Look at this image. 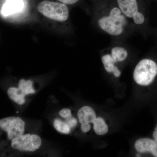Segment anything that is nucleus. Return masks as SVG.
Here are the masks:
<instances>
[{
  "label": "nucleus",
  "mask_w": 157,
  "mask_h": 157,
  "mask_svg": "<svg viewBox=\"0 0 157 157\" xmlns=\"http://www.w3.org/2000/svg\"><path fill=\"white\" fill-rule=\"evenodd\" d=\"M127 20L118 7L110 10L109 15L101 17L98 25L101 29L111 36H119L122 33L127 24Z\"/></svg>",
  "instance_id": "1"
},
{
  "label": "nucleus",
  "mask_w": 157,
  "mask_h": 157,
  "mask_svg": "<svg viewBox=\"0 0 157 157\" xmlns=\"http://www.w3.org/2000/svg\"><path fill=\"white\" fill-rule=\"evenodd\" d=\"M157 74V65L151 59H144L138 63L133 77L137 84L147 86L152 82Z\"/></svg>",
  "instance_id": "2"
},
{
  "label": "nucleus",
  "mask_w": 157,
  "mask_h": 157,
  "mask_svg": "<svg viewBox=\"0 0 157 157\" xmlns=\"http://www.w3.org/2000/svg\"><path fill=\"white\" fill-rule=\"evenodd\" d=\"M38 10L45 17L53 20L64 21L69 17L67 6L63 3L42 1L38 5Z\"/></svg>",
  "instance_id": "3"
},
{
  "label": "nucleus",
  "mask_w": 157,
  "mask_h": 157,
  "mask_svg": "<svg viewBox=\"0 0 157 157\" xmlns=\"http://www.w3.org/2000/svg\"><path fill=\"white\" fill-rule=\"evenodd\" d=\"M11 141V147L20 151H36L42 144V140L39 136L29 134L20 135Z\"/></svg>",
  "instance_id": "4"
},
{
  "label": "nucleus",
  "mask_w": 157,
  "mask_h": 157,
  "mask_svg": "<svg viewBox=\"0 0 157 157\" xmlns=\"http://www.w3.org/2000/svg\"><path fill=\"white\" fill-rule=\"evenodd\" d=\"M25 123L18 117H9L0 120V128L7 133L9 140L23 135L24 133Z\"/></svg>",
  "instance_id": "5"
},
{
  "label": "nucleus",
  "mask_w": 157,
  "mask_h": 157,
  "mask_svg": "<svg viewBox=\"0 0 157 157\" xmlns=\"http://www.w3.org/2000/svg\"><path fill=\"white\" fill-rule=\"evenodd\" d=\"M34 93L35 91L33 87V81L24 79L20 80L18 87H10L7 91L9 98L20 105H22L25 103L26 95Z\"/></svg>",
  "instance_id": "6"
},
{
  "label": "nucleus",
  "mask_w": 157,
  "mask_h": 157,
  "mask_svg": "<svg viewBox=\"0 0 157 157\" xmlns=\"http://www.w3.org/2000/svg\"><path fill=\"white\" fill-rule=\"evenodd\" d=\"M118 8L123 14L129 18H133L134 22L137 25L142 24L144 17L138 11L137 0H116Z\"/></svg>",
  "instance_id": "7"
},
{
  "label": "nucleus",
  "mask_w": 157,
  "mask_h": 157,
  "mask_svg": "<svg viewBox=\"0 0 157 157\" xmlns=\"http://www.w3.org/2000/svg\"><path fill=\"white\" fill-rule=\"evenodd\" d=\"M77 115L81 124L82 131L84 133L88 132L91 129L90 124L93 123L97 118L94 110L91 107L84 106L78 110Z\"/></svg>",
  "instance_id": "8"
},
{
  "label": "nucleus",
  "mask_w": 157,
  "mask_h": 157,
  "mask_svg": "<svg viewBox=\"0 0 157 157\" xmlns=\"http://www.w3.org/2000/svg\"><path fill=\"white\" fill-rule=\"evenodd\" d=\"M135 148L140 153L149 152L155 157H157V143L150 138H141L135 143Z\"/></svg>",
  "instance_id": "9"
},
{
  "label": "nucleus",
  "mask_w": 157,
  "mask_h": 157,
  "mask_svg": "<svg viewBox=\"0 0 157 157\" xmlns=\"http://www.w3.org/2000/svg\"><path fill=\"white\" fill-rule=\"evenodd\" d=\"M1 10V14L4 17L11 16L19 12L22 9L21 0H6Z\"/></svg>",
  "instance_id": "10"
},
{
  "label": "nucleus",
  "mask_w": 157,
  "mask_h": 157,
  "mask_svg": "<svg viewBox=\"0 0 157 157\" xmlns=\"http://www.w3.org/2000/svg\"><path fill=\"white\" fill-rule=\"evenodd\" d=\"M102 63L105 70L108 73H113L116 77L120 76L121 72L117 67L114 66L115 62L112 58L111 55L106 54L101 58Z\"/></svg>",
  "instance_id": "11"
},
{
  "label": "nucleus",
  "mask_w": 157,
  "mask_h": 157,
  "mask_svg": "<svg viewBox=\"0 0 157 157\" xmlns=\"http://www.w3.org/2000/svg\"><path fill=\"white\" fill-rule=\"evenodd\" d=\"M128 55V52L123 47L117 46L111 50V56L115 63L123 61L127 58Z\"/></svg>",
  "instance_id": "12"
},
{
  "label": "nucleus",
  "mask_w": 157,
  "mask_h": 157,
  "mask_svg": "<svg viewBox=\"0 0 157 157\" xmlns=\"http://www.w3.org/2000/svg\"><path fill=\"white\" fill-rule=\"evenodd\" d=\"M93 124L94 130L97 135H103L108 132V127L102 118H96L93 122Z\"/></svg>",
  "instance_id": "13"
},
{
  "label": "nucleus",
  "mask_w": 157,
  "mask_h": 157,
  "mask_svg": "<svg viewBox=\"0 0 157 157\" xmlns=\"http://www.w3.org/2000/svg\"><path fill=\"white\" fill-rule=\"evenodd\" d=\"M53 125L57 131L63 134H68L70 132V128L66 122L63 121L61 120L56 118L53 122Z\"/></svg>",
  "instance_id": "14"
},
{
  "label": "nucleus",
  "mask_w": 157,
  "mask_h": 157,
  "mask_svg": "<svg viewBox=\"0 0 157 157\" xmlns=\"http://www.w3.org/2000/svg\"><path fill=\"white\" fill-rule=\"evenodd\" d=\"M59 114L61 117L65 119H67L72 117L71 110L67 108L62 109L59 112Z\"/></svg>",
  "instance_id": "15"
},
{
  "label": "nucleus",
  "mask_w": 157,
  "mask_h": 157,
  "mask_svg": "<svg viewBox=\"0 0 157 157\" xmlns=\"http://www.w3.org/2000/svg\"><path fill=\"white\" fill-rule=\"evenodd\" d=\"M65 122L69 126L70 128H74V127L76 126L77 123V120H76V119L72 117L67 119V121Z\"/></svg>",
  "instance_id": "16"
},
{
  "label": "nucleus",
  "mask_w": 157,
  "mask_h": 157,
  "mask_svg": "<svg viewBox=\"0 0 157 157\" xmlns=\"http://www.w3.org/2000/svg\"><path fill=\"white\" fill-rule=\"evenodd\" d=\"M59 1L66 5H73L77 2L79 0H59Z\"/></svg>",
  "instance_id": "17"
},
{
  "label": "nucleus",
  "mask_w": 157,
  "mask_h": 157,
  "mask_svg": "<svg viewBox=\"0 0 157 157\" xmlns=\"http://www.w3.org/2000/svg\"><path fill=\"white\" fill-rule=\"evenodd\" d=\"M153 137L154 138L155 141L157 143V124L156 127L155 128L154 132L153 134Z\"/></svg>",
  "instance_id": "18"
}]
</instances>
